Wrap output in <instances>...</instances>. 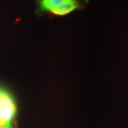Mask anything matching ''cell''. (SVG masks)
I'll use <instances>...</instances> for the list:
<instances>
[{"label": "cell", "mask_w": 128, "mask_h": 128, "mask_svg": "<svg viewBox=\"0 0 128 128\" xmlns=\"http://www.w3.org/2000/svg\"></svg>", "instance_id": "3957f363"}, {"label": "cell", "mask_w": 128, "mask_h": 128, "mask_svg": "<svg viewBox=\"0 0 128 128\" xmlns=\"http://www.w3.org/2000/svg\"><path fill=\"white\" fill-rule=\"evenodd\" d=\"M16 110L12 96L7 91L0 88V128H12V122Z\"/></svg>", "instance_id": "7a4b0ae2"}, {"label": "cell", "mask_w": 128, "mask_h": 128, "mask_svg": "<svg viewBox=\"0 0 128 128\" xmlns=\"http://www.w3.org/2000/svg\"><path fill=\"white\" fill-rule=\"evenodd\" d=\"M87 0H39L38 6L42 12L56 17H65L86 8Z\"/></svg>", "instance_id": "6da1fadb"}]
</instances>
